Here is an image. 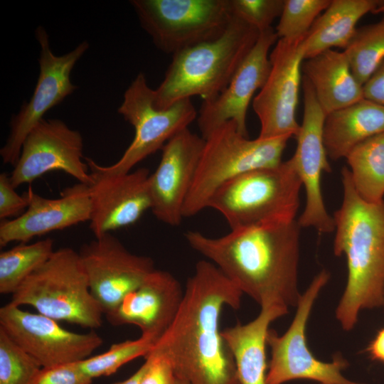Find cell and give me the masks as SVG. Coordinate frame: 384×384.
<instances>
[{
    "label": "cell",
    "instance_id": "17",
    "mask_svg": "<svg viewBox=\"0 0 384 384\" xmlns=\"http://www.w3.org/2000/svg\"><path fill=\"white\" fill-rule=\"evenodd\" d=\"M272 27L260 32L259 38L240 64L228 86L215 99L203 101L197 116L201 137L205 139L222 124L233 120L246 137V116L250 101L265 85L271 69L269 51L278 41Z\"/></svg>",
    "mask_w": 384,
    "mask_h": 384
},
{
    "label": "cell",
    "instance_id": "16",
    "mask_svg": "<svg viewBox=\"0 0 384 384\" xmlns=\"http://www.w3.org/2000/svg\"><path fill=\"white\" fill-rule=\"evenodd\" d=\"M304 115L296 136L297 145L291 158L306 193L304 210L297 223L300 228H314L320 233L334 231L333 217L328 213L321 188L323 172L331 168L324 144L323 129L326 114L322 110L314 90L302 76Z\"/></svg>",
    "mask_w": 384,
    "mask_h": 384
},
{
    "label": "cell",
    "instance_id": "30",
    "mask_svg": "<svg viewBox=\"0 0 384 384\" xmlns=\"http://www.w3.org/2000/svg\"><path fill=\"white\" fill-rule=\"evenodd\" d=\"M331 0H284L275 32L278 38L296 40L306 36Z\"/></svg>",
    "mask_w": 384,
    "mask_h": 384
},
{
    "label": "cell",
    "instance_id": "39",
    "mask_svg": "<svg viewBox=\"0 0 384 384\" xmlns=\"http://www.w3.org/2000/svg\"><path fill=\"white\" fill-rule=\"evenodd\" d=\"M174 384H185L183 381L176 378Z\"/></svg>",
    "mask_w": 384,
    "mask_h": 384
},
{
    "label": "cell",
    "instance_id": "29",
    "mask_svg": "<svg viewBox=\"0 0 384 384\" xmlns=\"http://www.w3.org/2000/svg\"><path fill=\"white\" fill-rule=\"evenodd\" d=\"M154 346L152 341L140 336L135 340L114 343L105 353L89 357L78 364L80 369L92 379L109 376L127 363L140 356L145 358Z\"/></svg>",
    "mask_w": 384,
    "mask_h": 384
},
{
    "label": "cell",
    "instance_id": "21",
    "mask_svg": "<svg viewBox=\"0 0 384 384\" xmlns=\"http://www.w3.org/2000/svg\"><path fill=\"white\" fill-rule=\"evenodd\" d=\"M183 292L171 273L155 269L106 318L113 326H137L155 344L174 321Z\"/></svg>",
    "mask_w": 384,
    "mask_h": 384
},
{
    "label": "cell",
    "instance_id": "10",
    "mask_svg": "<svg viewBox=\"0 0 384 384\" xmlns=\"http://www.w3.org/2000/svg\"><path fill=\"white\" fill-rule=\"evenodd\" d=\"M329 279V273L322 270L301 294L295 316L284 334L278 335L269 329L267 344L271 350V360L266 375V384H283L297 379H309L322 384H365L350 380L342 371L347 361L336 356L331 362L316 358L309 350L306 339V327L313 305L321 289Z\"/></svg>",
    "mask_w": 384,
    "mask_h": 384
},
{
    "label": "cell",
    "instance_id": "23",
    "mask_svg": "<svg viewBox=\"0 0 384 384\" xmlns=\"http://www.w3.org/2000/svg\"><path fill=\"white\" fill-rule=\"evenodd\" d=\"M302 71L326 116L364 98L363 85L353 75L344 51L329 49L306 59Z\"/></svg>",
    "mask_w": 384,
    "mask_h": 384
},
{
    "label": "cell",
    "instance_id": "2",
    "mask_svg": "<svg viewBox=\"0 0 384 384\" xmlns=\"http://www.w3.org/2000/svg\"><path fill=\"white\" fill-rule=\"evenodd\" d=\"M297 220L230 230L212 238L188 230L190 247L213 263L260 307L297 306L299 230Z\"/></svg>",
    "mask_w": 384,
    "mask_h": 384
},
{
    "label": "cell",
    "instance_id": "7",
    "mask_svg": "<svg viewBox=\"0 0 384 384\" xmlns=\"http://www.w3.org/2000/svg\"><path fill=\"white\" fill-rule=\"evenodd\" d=\"M291 136L250 139L228 121L206 139L183 216H193L205 208L215 192L229 181L247 172L275 166Z\"/></svg>",
    "mask_w": 384,
    "mask_h": 384
},
{
    "label": "cell",
    "instance_id": "34",
    "mask_svg": "<svg viewBox=\"0 0 384 384\" xmlns=\"http://www.w3.org/2000/svg\"><path fill=\"white\" fill-rule=\"evenodd\" d=\"M144 364L145 368L139 384H174V367L164 355L151 351Z\"/></svg>",
    "mask_w": 384,
    "mask_h": 384
},
{
    "label": "cell",
    "instance_id": "22",
    "mask_svg": "<svg viewBox=\"0 0 384 384\" xmlns=\"http://www.w3.org/2000/svg\"><path fill=\"white\" fill-rule=\"evenodd\" d=\"M288 313L287 306L272 304L261 306L252 321L222 330L234 358L241 384H266L267 335L270 324Z\"/></svg>",
    "mask_w": 384,
    "mask_h": 384
},
{
    "label": "cell",
    "instance_id": "8",
    "mask_svg": "<svg viewBox=\"0 0 384 384\" xmlns=\"http://www.w3.org/2000/svg\"><path fill=\"white\" fill-rule=\"evenodd\" d=\"M154 101V90L149 86L144 74L139 73L124 92L117 110L134 127V139L122 156L111 165L102 166L85 157L90 172L104 175L129 173L197 118L198 112L190 98L179 100L166 110L156 109Z\"/></svg>",
    "mask_w": 384,
    "mask_h": 384
},
{
    "label": "cell",
    "instance_id": "13",
    "mask_svg": "<svg viewBox=\"0 0 384 384\" xmlns=\"http://www.w3.org/2000/svg\"><path fill=\"white\" fill-rule=\"evenodd\" d=\"M78 253L90 292L105 316L155 270L152 258L131 252L111 233L82 244Z\"/></svg>",
    "mask_w": 384,
    "mask_h": 384
},
{
    "label": "cell",
    "instance_id": "37",
    "mask_svg": "<svg viewBox=\"0 0 384 384\" xmlns=\"http://www.w3.org/2000/svg\"><path fill=\"white\" fill-rule=\"evenodd\" d=\"M367 351L373 360L384 363V328L378 332Z\"/></svg>",
    "mask_w": 384,
    "mask_h": 384
},
{
    "label": "cell",
    "instance_id": "36",
    "mask_svg": "<svg viewBox=\"0 0 384 384\" xmlns=\"http://www.w3.org/2000/svg\"><path fill=\"white\" fill-rule=\"evenodd\" d=\"M364 98L384 105V60L363 85Z\"/></svg>",
    "mask_w": 384,
    "mask_h": 384
},
{
    "label": "cell",
    "instance_id": "38",
    "mask_svg": "<svg viewBox=\"0 0 384 384\" xmlns=\"http://www.w3.org/2000/svg\"><path fill=\"white\" fill-rule=\"evenodd\" d=\"M144 364H143L134 373H133L129 378L127 379L114 383L112 384H139L141 378L143 375V373L144 371Z\"/></svg>",
    "mask_w": 384,
    "mask_h": 384
},
{
    "label": "cell",
    "instance_id": "19",
    "mask_svg": "<svg viewBox=\"0 0 384 384\" xmlns=\"http://www.w3.org/2000/svg\"><path fill=\"white\" fill-rule=\"evenodd\" d=\"M90 174V228L95 238L129 226L151 210L150 174L146 168L121 175Z\"/></svg>",
    "mask_w": 384,
    "mask_h": 384
},
{
    "label": "cell",
    "instance_id": "12",
    "mask_svg": "<svg viewBox=\"0 0 384 384\" xmlns=\"http://www.w3.org/2000/svg\"><path fill=\"white\" fill-rule=\"evenodd\" d=\"M0 329L42 368L83 361L102 344L94 330L75 333L10 302L0 308Z\"/></svg>",
    "mask_w": 384,
    "mask_h": 384
},
{
    "label": "cell",
    "instance_id": "40",
    "mask_svg": "<svg viewBox=\"0 0 384 384\" xmlns=\"http://www.w3.org/2000/svg\"><path fill=\"white\" fill-rule=\"evenodd\" d=\"M383 306H384V289H383Z\"/></svg>",
    "mask_w": 384,
    "mask_h": 384
},
{
    "label": "cell",
    "instance_id": "1",
    "mask_svg": "<svg viewBox=\"0 0 384 384\" xmlns=\"http://www.w3.org/2000/svg\"><path fill=\"white\" fill-rule=\"evenodd\" d=\"M242 295L213 263L198 261L174 321L151 351L164 355L185 384H241L220 319L224 306L240 308Z\"/></svg>",
    "mask_w": 384,
    "mask_h": 384
},
{
    "label": "cell",
    "instance_id": "24",
    "mask_svg": "<svg viewBox=\"0 0 384 384\" xmlns=\"http://www.w3.org/2000/svg\"><path fill=\"white\" fill-rule=\"evenodd\" d=\"M384 133V105L366 98L326 116L323 137L328 157L346 158L365 140Z\"/></svg>",
    "mask_w": 384,
    "mask_h": 384
},
{
    "label": "cell",
    "instance_id": "33",
    "mask_svg": "<svg viewBox=\"0 0 384 384\" xmlns=\"http://www.w3.org/2000/svg\"><path fill=\"white\" fill-rule=\"evenodd\" d=\"M78 362L42 368L31 384H92Z\"/></svg>",
    "mask_w": 384,
    "mask_h": 384
},
{
    "label": "cell",
    "instance_id": "35",
    "mask_svg": "<svg viewBox=\"0 0 384 384\" xmlns=\"http://www.w3.org/2000/svg\"><path fill=\"white\" fill-rule=\"evenodd\" d=\"M10 175L0 174V219L17 218L22 215L28 207V199L25 193L20 196L15 190Z\"/></svg>",
    "mask_w": 384,
    "mask_h": 384
},
{
    "label": "cell",
    "instance_id": "20",
    "mask_svg": "<svg viewBox=\"0 0 384 384\" xmlns=\"http://www.w3.org/2000/svg\"><path fill=\"white\" fill-rule=\"evenodd\" d=\"M25 212L0 223V246L11 242H28L35 237L90 221L91 200L89 185L78 183L64 189L59 198H48L30 186Z\"/></svg>",
    "mask_w": 384,
    "mask_h": 384
},
{
    "label": "cell",
    "instance_id": "15",
    "mask_svg": "<svg viewBox=\"0 0 384 384\" xmlns=\"http://www.w3.org/2000/svg\"><path fill=\"white\" fill-rule=\"evenodd\" d=\"M81 133L59 119H42L26 137L19 158L10 174L15 188L30 183L52 171H62L79 183L92 182L82 159Z\"/></svg>",
    "mask_w": 384,
    "mask_h": 384
},
{
    "label": "cell",
    "instance_id": "5",
    "mask_svg": "<svg viewBox=\"0 0 384 384\" xmlns=\"http://www.w3.org/2000/svg\"><path fill=\"white\" fill-rule=\"evenodd\" d=\"M302 186L292 159L253 170L223 184L208 208L218 211L230 230L295 220Z\"/></svg>",
    "mask_w": 384,
    "mask_h": 384
},
{
    "label": "cell",
    "instance_id": "31",
    "mask_svg": "<svg viewBox=\"0 0 384 384\" xmlns=\"http://www.w3.org/2000/svg\"><path fill=\"white\" fill-rule=\"evenodd\" d=\"M41 368L0 329V384H31Z\"/></svg>",
    "mask_w": 384,
    "mask_h": 384
},
{
    "label": "cell",
    "instance_id": "25",
    "mask_svg": "<svg viewBox=\"0 0 384 384\" xmlns=\"http://www.w3.org/2000/svg\"><path fill=\"white\" fill-rule=\"evenodd\" d=\"M383 4L378 0H331L303 39L304 60L334 47L344 50L360 18L369 12H378Z\"/></svg>",
    "mask_w": 384,
    "mask_h": 384
},
{
    "label": "cell",
    "instance_id": "4",
    "mask_svg": "<svg viewBox=\"0 0 384 384\" xmlns=\"http://www.w3.org/2000/svg\"><path fill=\"white\" fill-rule=\"evenodd\" d=\"M260 33L233 15L218 38L172 55L164 80L154 90L155 107L166 110L193 96H200L203 101L215 99L228 86Z\"/></svg>",
    "mask_w": 384,
    "mask_h": 384
},
{
    "label": "cell",
    "instance_id": "26",
    "mask_svg": "<svg viewBox=\"0 0 384 384\" xmlns=\"http://www.w3.org/2000/svg\"><path fill=\"white\" fill-rule=\"evenodd\" d=\"M353 187L365 201L384 199V133L356 146L346 156Z\"/></svg>",
    "mask_w": 384,
    "mask_h": 384
},
{
    "label": "cell",
    "instance_id": "6",
    "mask_svg": "<svg viewBox=\"0 0 384 384\" xmlns=\"http://www.w3.org/2000/svg\"><path fill=\"white\" fill-rule=\"evenodd\" d=\"M10 303L90 330L102 324L104 314L90 292L79 253L69 247L55 250L21 283Z\"/></svg>",
    "mask_w": 384,
    "mask_h": 384
},
{
    "label": "cell",
    "instance_id": "3",
    "mask_svg": "<svg viewBox=\"0 0 384 384\" xmlns=\"http://www.w3.org/2000/svg\"><path fill=\"white\" fill-rule=\"evenodd\" d=\"M343 198L334 214V252L345 255L346 288L336 309L343 329L351 330L359 313L383 306L384 289V199L377 203L356 193L348 168L341 171Z\"/></svg>",
    "mask_w": 384,
    "mask_h": 384
},
{
    "label": "cell",
    "instance_id": "18",
    "mask_svg": "<svg viewBox=\"0 0 384 384\" xmlns=\"http://www.w3.org/2000/svg\"><path fill=\"white\" fill-rule=\"evenodd\" d=\"M205 139L186 128L162 148L159 164L149 176L154 216L170 226L181 224L184 203L192 186Z\"/></svg>",
    "mask_w": 384,
    "mask_h": 384
},
{
    "label": "cell",
    "instance_id": "11",
    "mask_svg": "<svg viewBox=\"0 0 384 384\" xmlns=\"http://www.w3.org/2000/svg\"><path fill=\"white\" fill-rule=\"evenodd\" d=\"M36 38L40 45L39 75L28 102H25L11 119L8 137L0 149L2 161L14 166L23 143L32 129L43 119L45 114L71 95L78 87L70 80L71 72L89 48L84 41L71 51L56 55L51 50L46 29L39 26Z\"/></svg>",
    "mask_w": 384,
    "mask_h": 384
},
{
    "label": "cell",
    "instance_id": "9",
    "mask_svg": "<svg viewBox=\"0 0 384 384\" xmlns=\"http://www.w3.org/2000/svg\"><path fill=\"white\" fill-rule=\"evenodd\" d=\"M129 3L155 46L171 55L218 38L233 17L230 0H131Z\"/></svg>",
    "mask_w": 384,
    "mask_h": 384
},
{
    "label": "cell",
    "instance_id": "41",
    "mask_svg": "<svg viewBox=\"0 0 384 384\" xmlns=\"http://www.w3.org/2000/svg\"><path fill=\"white\" fill-rule=\"evenodd\" d=\"M319 384H322V383H319Z\"/></svg>",
    "mask_w": 384,
    "mask_h": 384
},
{
    "label": "cell",
    "instance_id": "14",
    "mask_svg": "<svg viewBox=\"0 0 384 384\" xmlns=\"http://www.w3.org/2000/svg\"><path fill=\"white\" fill-rule=\"evenodd\" d=\"M304 38H279L270 55L269 76L252 101L260 122V139L296 137L300 129L296 112L302 82Z\"/></svg>",
    "mask_w": 384,
    "mask_h": 384
},
{
    "label": "cell",
    "instance_id": "32",
    "mask_svg": "<svg viewBox=\"0 0 384 384\" xmlns=\"http://www.w3.org/2000/svg\"><path fill=\"white\" fill-rule=\"evenodd\" d=\"M284 4V0H230L233 15L260 32L271 28L274 20L280 17Z\"/></svg>",
    "mask_w": 384,
    "mask_h": 384
},
{
    "label": "cell",
    "instance_id": "27",
    "mask_svg": "<svg viewBox=\"0 0 384 384\" xmlns=\"http://www.w3.org/2000/svg\"><path fill=\"white\" fill-rule=\"evenodd\" d=\"M53 241L46 238L20 244L0 253V293L13 294L21 283L54 252Z\"/></svg>",
    "mask_w": 384,
    "mask_h": 384
},
{
    "label": "cell",
    "instance_id": "28",
    "mask_svg": "<svg viewBox=\"0 0 384 384\" xmlns=\"http://www.w3.org/2000/svg\"><path fill=\"white\" fill-rule=\"evenodd\" d=\"M380 11L384 12V4ZM343 51L353 75L363 85L384 60V16L378 23L356 28Z\"/></svg>",
    "mask_w": 384,
    "mask_h": 384
}]
</instances>
